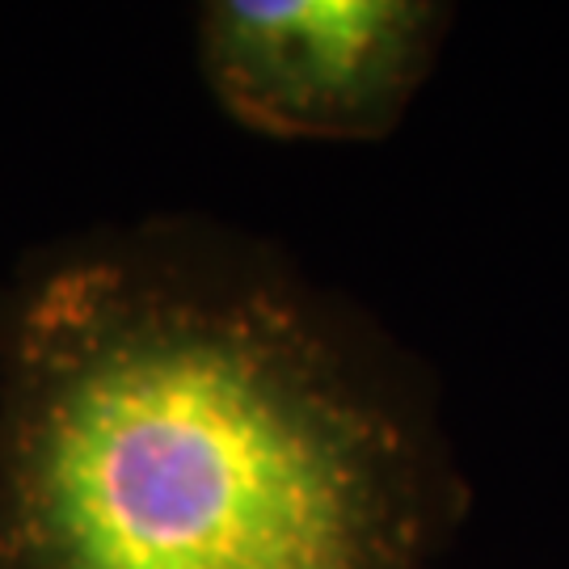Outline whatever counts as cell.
I'll return each mask as SVG.
<instances>
[{
    "mask_svg": "<svg viewBox=\"0 0 569 569\" xmlns=\"http://www.w3.org/2000/svg\"><path fill=\"white\" fill-rule=\"evenodd\" d=\"M468 510L427 359L253 228L106 220L0 283V569H439Z\"/></svg>",
    "mask_w": 569,
    "mask_h": 569,
    "instance_id": "obj_1",
    "label": "cell"
},
{
    "mask_svg": "<svg viewBox=\"0 0 569 569\" xmlns=\"http://www.w3.org/2000/svg\"><path fill=\"white\" fill-rule=\"evenodd\" d=\"M456 30L443 0H207L194 63L211 102L270 140H388Z\"/></svg>",
    "mask_w": 569,
    "mask_h": 569,
    "instance_id": "obj_2",
    "label": "cell"
}]
</instances>
